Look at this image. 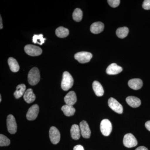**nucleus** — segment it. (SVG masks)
<instances>
[{
    "mask_svg": "<svg viewBox=\"0 0 150 150\" xmlns=\"http://www.w3.org/2000/svg\"><path fill=\"white\" fill-rule=\"evenodd\" d=\"M74 79L69 73L64 72L61 83V86L63 90L67 91L70 89L74 84Z\"/></svg>",
    "mask_w": 150,
    "mask_h": 150,
    "instance_id": "nucleus-1",
    "label": "nucleus"
},
{
    "mask_svg": "<svg viewBox=\"0 0 150 150\" xmlns=\"http://www.w3.org/2000/svg\"><path fill=\"white\" fill-rule=\"evenodd\" d=\"M28 79L30 85H35L39 82L40 80V74L37 68L34 67L30 71L28 76Z\"/></svg>",
    "mask_w": 150,
    "mask_h": 150,
    "instance_id": "nucleus-2",
    "label": "nucleus"
},
{
    "mask_svg": "<svg viewBox=\"0 0 150 150\" xmlns=\"http://www.w3.org/2000/svg\"><path fill=\"white\" fill-rule=\"evenodd\" d=\"M100 130L103 135L104 136H109L112 130L111 122L107 119H103L100 124Z\"/></svg>",
    "mask_w": 150,
    "mask_h": 150,
    "instance_id": "nucleus-3",
    "label": "nucleus"
},
{
    "mask_svg": "<svg viewBox=\"0 0 150 150\" xmlns=\"http://www.w3.org/2000/svg\"><path fill=\"white\" fill-rule=\"evenodd\" d=\"M92 57L93 55L91 53L85 51L78 52L74 55L75 59L81 64L89 62Z\"/></svg>",
    "mask_w": 150,
    "mask_h": 150,
    "instance_id": "nucleus-4",
    "label": "nucleus"
},
{
    "mask_svg": "<svg viewBox=\"0 0 150 150\" xmlns=\"http://www.w3.org/2000/svg\"><path fill=\"white\" fill-rule=\"evenodd\" d=\"M123 144L126 147L130 148L137 146L138 142L133 134L129 133L126 134L123 137Z\"/></svg>",
    "mask_w": 150,
    "mask_h": 150,
    "instance_id": "nucleus-5",
    "label": "nucleus"
},
{
    "mask_svg": "<svg viewBox=\"0 0 150 150\" xmlns=\"http://www.w3.org/2000/svg\"><path fill=\"white\" fill-rule=\"evenodd\" d=\"M24 50L28 55L32 56H40L42 53V50L41 48L38 46L31 44L25 46Z\"/></svg>",
    "mask_w": 150,
    "mask_h": 150,
    "instance_id": "nucleus-6",
    "label": "nucleus"
},
{
    "mask_svg": "<svg viewBox=\"0 0 150 150\" xmlns=\"http://www.w3.org/2000/svg\"><path fill=\"white\" fill-rule=\"evenodd\" d=\"M7 127L8 131L11 134L16 133L17 126L15 118L12 115H9L7 118Z\"/></svg>",
    "mask_w": 150,
    "mask_h": 150,
    "instance_id": "nucleus-7",
    "label": "nucleus"
},
{
    "mask_svg": "<svg viewBox=\"0 0 150 150\" xmlns=\"http://www.w3.org/2000/svg\"><path fill=\"white\" fill-rule=\"evenodd\" d=\"M49 137L51 143L54 144H57L61 139L60 132L56 127L52 126L49 130Z\"/></svg>",
    "mask_w": 150,
    "mask_h": 150,
    "instance_id": "nucleus-8",
    "label": "nucleus"
},
{
    "mask_svg": "<svg viewBox=\"0 0 150 150\" xmlns=\"http://www.w3.org/2000/svg\"><path fill=\"white\" fill-rule=\"evenodd\" d=\"M108 105L109 107L115 112L119 114L123 113V106L115 98H110L108 100Z\"/></svg>",
    "mask_w": 150,
    "mask_h": 150,
    "instance_id": "nucleus-9",
    "label": "nucleus"
},
{
    "mask_svg": "<svg viewBox=\"0 0 150 150\" xmlns=\"http://www.w3.org/2000/svg\"><path fill=\"white\" fill-rule=\"evenodd\" d=\"M39 110V106L37 104L33 105L30 108L26 114V118L29 121L35 120L37 117Z\"/></svg>",
    "mask_w": 150,
    "mask_h": 150,
    "instance_id": "nucleus-10",
    "label": "nucleus"
},
{
    "mask_svg": "<svg viewBox=\"0 0 150 150\" xmlns=\"http://www.w3.org/2000/svg\"><path fill=\"white\" fill-rule=\"evenodd\" d=\"M81 134L84 138L88 139L91 135V131L88 123L85 121H83L80 123Z\"/></svg>",
    "mask_w": 150,
    "mask_h": 150,
    "instance_id": "nucleus-11",
    "label": "nucleus"
},
{
    "mask_svg": "<svg viewBox=\"0 0 150 150\" xmlns=\"http://www.w3.org/2000/svg\"><path fill=\"white\" fill-rule=\"evenodd\" d=\"M123 71L122 67L117 65L115 63H112L109 65L106 70V72L108 75H116Z\"/></svg>",
    "mask_w": 150,
    "mask_h": 150,
    "instance_id": "nucleus-12",
    "label": "nucleus"
},
{
    "mask_svg": "<svg viewBox=\"0 0 150 150\" xmlns=\"http://www.w3.org/2000/svg\"><path fill=\"white\" fill-rule=\"evenodd\" d=\"M77 101L76 93L74 91H70L64 97V101L66 104L73 105Z\"/></svg>",
    "mask_w": 150,
    "mask_h": 150,
    "instance_id": "nucleus-13",
    "label": "nucleus"
},
{
    "mask_svg": "<svg viewBox=\"0 0 150 150\" xmlns=\"http://www.w3.org/2000/svg\"><path fill=\"white\" fill-rule=\"evenodd\" d=\"M128 85L131 88L137 90L143 86V81L139 79H131L128 82Z\"/></svg>",
    "mask_w": 150,
    "mask_h": 150,
    "instance_id": "nucleus-14",
    "label": "nucleus"
},
{
    "mask_svg": "<svg viewBox=\"0 0 150 150\" xmlns=\"http://www.w3.org/2000/svg\"><path fill=\"white\" fill-rule=\"evenodd\" d=\"M104 25L101 22H96L91 25L90 30L94 34H98L102 32L104 29Z\"/></svg>",
    "mask_w": 150,
    "mask_h": 150,
    "instance_id": "nucleus-15",
    "label": "nucleus"
},
{
    "mask_svg": "<svg viewBox=\"0 0 150 150\" xmlns=\"http://www.w3.org/2000/svg\"><path fill=\"white\" fill-rule=\"evenodd\" d=\"M126 101L129 105L133 108L139 107L141 104V101L139 98L135 96H128L126 98Z\"/></svg>",
    "mask_w": 150,
    "mask_h": 150,
    "instance_id": "nucleus-16",
    "label": "nucleus"
},
{
    "mask_svg": "<svg viewBox=\"0 0 150 150\" xmlns=\"http://www.w3.org/2000/svg\"><path fill=\"white\" fill-rule=\"evenodd\" d=\"M93 88L95 93L98 96H102L104 94V90L101 84L98 81H94L93 83Z\"/></svg>",
    "mask_w": 150,
    "mask_h": 150,
    "instance_id": "nucleus-17",
    "label": "nucleus"
},
{
    "mask_svg": "<svg viewBox=\"0 0 150 150\" xmlns=\"http://www.w3.org/2000/svg\"><path fill=\"white\" fill-rule=\"evenodd\" d=\"M23 98L25 101L28 103H31L35 100V96L32 89H28L25 91L23 95Z\"/></svg>",
    "mask_w": 150,
    "mask_h": 150,
    "instance_id": "nucleus-18",
    "label": "nucleus"
},
{
    "mask_svg": "<svg viewBox=\"0 0 150 150\" xmlns=\"http://www.w3.org/2000/svg\"><path fill=\"white\" fill-rule=\"evenodd\" d=\"M71 137L74 140H78L81 136V131L80 127L77 124H74L71 129Z\"/></svg>",
    "mask_w": 150,
    "mask_h": 150,
    "instance_id": "nucleus-19",
    "label": "nucleus"
},
{
    "mask_svg": "<svg viewBox=\"0 0 150 150\" xmlns=\"http://www.w3.org/2000/svg\"><path fill=\"white\" fill-rule=\"evenodd\" d=\"M8 62L10 69L13 72H17L19 70V65L15 59L12 57H10L8 59Z\"/></svg>",
    "mask_w": 150,
    "mask_h": 150,
    "instance_id": "nucleus-20",
    "label": "nucleus"
},
{
    "mask_svg": "<svg viewBox=\"0 0 150 150\" xmlns=\"http://www.w3.org/2000/svg\"><path fill=\"white\" fill-rule=\"evenodd\" d=\"M62 110L64 112V115L67 116H73L75 114L76 109L73 105L66 104L63 105L62 108Z\"/></svg>",
    "mask_w": 150,
    "mask_h": 150,
    "instance_id": "nucleus-21",
    "label": "nucleus"
},
{
    "mask_svg": "<svg viewBox=\"0 0 150 150\" xmlns=\"http://www.w3.org/2000/svg\"><path fill=\"white\" fill-rule=\"evenodd\" d=\"M26 90V86L24 84H21L16 87V90L14 93V96L16 99H18L24 95Z\"/></svg>",
    "mask_w": 150,
    "mask_h": 150,
    "instance_id": "nucleus-22",
    "label": "nucleus"
},
{
    "mask_svg": "<svg viewBox=\"0 0 150 150\" xmlns=\"http://www.w3.org/2000/svg\"><path fill=\"white\" fill-rule=\"evenodd\" d=\"M56 34L58 37L61 38H64L67 37L69 35V30L67 28L62 26L56 29Z\"/></svg>",
    "mask_w": 150,
    "mask_h": 150,
    "instance_id": "nucleus-23",
    "label": "nucleus"
},
{
    "mask_svg": "<svg viewBox=\"0 0 150 150\" xmlns=\"http://www.w3.org/2000/svg\"><path fill=\"white\" fill-rule=\"evenodd\" d=\"M129 32V28L126 27L119 28L116 30V34L120 38H124L128 35Z\"/></svg>",
    "mask_w": 150,
    "mask_h": 150,
    "instance_id": "nucleus-24",
    "label": "nucleus"
},
{
    "mask_svg": "<svg viewBox=\"0 0 150 150\" xmlns=\"http://www.w3.org/2000/svg\"><path fill=\"white\" fill-rule=\"evenodd\" d=\"M83 18V12L79 8H76L73 13V18L76 22H80L81 21Z\"/></svg>",
    "mask_w": 150,
    "mask_h": 150,
    "instance_id": "nucleus-25",
    "label": "nucleus"
},
{
    "mask_svg": "<svg viewBox=\"0 0 150 150\" xmlns=\"http://www.w3.org/2000/svg\"><path fill=\"white\" fill-rule=\"evenodd\" d=\"M46 38H44L43 34L34 35L33 37V42L34 43H37L39 45H42L45 42Z\"/></svg>",
    "mask_w": 150,
    "mask_h": 150,
    "instance_id": "nucleus-26",
    "label": "nucleus"
},
{
    "mask_svg": "<svg viewBox=\"0 0 150 150\" xmlns=\"http://www.w3.org/2000/svg\"><path fill=\"white\" fill-rule=\"evenodd\" d=\"M10 144V140L3 134L0 135V146L1 147L6 146Z\"/></svg>",
    "mask_w": 150,
    "mask_h": 150,
    "instance_id": "nucleus-27",
    "label": "nucleus"
},
{
    "mask_svg": "<svg viewBox=\"0 0 150 150\" xmlns=\"http://www.w3.org/2000/svg\"><path fill=\"white\" fill-rule=\"evenodd\" d=\"M108 3L112 8L117 7L120 4V0H108Z\"/></svg>",
    "mask_w": 150,
    "mask_h": 150,
    "instance_id": "nucleus-28",
    "label": "nucleus"
},
{
    "mask_svg": "<svg viewBox=\"0 0 150 150\" xmlns=\"http://www.w3.org/2000/svg\"><path fill=\"white\" fill-rule=\"evenodd\" d=\"M142 6L145 10H150V0H145L143 2Z\"/></svg>",
    "mask_w": 150,
    "mask_h": 150,
    "instance_id": "nucleus-29",
    "label": "nucleus"
},
{
    "mask_svg": "<svg viewBox=\"0 0 150 150\" xmlns=\"http://www.w3.org/2000/svg\"><path fill=\"white\" fill-rule=\"evenodd\" d=\"M74 150H84L82 146L80 145H77L74 148Z\"/></svg>",
    "mask_w": 150,
    "mask_h": 150,
    "instance_id": "nucleus-30",
    "label": "nucleus"
},
{
    "mask_svg": "<svg viewBox=\"0 0 150 150\" xmlns=\"http://www.w3.org/2000/svg\"><path fill=\"white\" fill-rule=\"evenodd\" d=\"M145 127L148 130L150 131V121H147L145 123Z\"/></svg>",
    "mask_w": 150,
    "mask_h": 150,
    "instance_id": "nucleus-31",
    "label": "nucleus"
},
{
    "mask_svg": "<svg viewBox=\"0 0 150 150\" xmlns=\"http://www.w3.org/2000/svg\"><path fill=\"white\" fill-rule=\"evenodd\" d=\"M135 150H149L146 147L144 146H141L137 148Z\"/></svg>",
    "mask_w": 150,
    "mask_h": 150,
    "instance_id": "nucleus-32",
    "label": "nucleus"
},
{
    "mask_svg": "<svg viewBox=\"0 0 150 150\" xmlns=\"http://www.w3.org/2000/svg\"><path fill=\"white\" fill-rule=\"evenodd\" d=\"M3 28L2 19L1 16L0 17V28L1 29H2Z\"/></svg>",
    "mask_w": 150,
    "mask_h": 150,
    "instance_id": "nucleus-33",
    "label": "nucleus"
},
{
    "mask_svg": "<svg viewBox=\"0 0 150 150\" xmlns=\"http://www.w3.org/2000/svg\"><path fill=\"white\" fill-rule=\"evenodd\" d=\"M1 95H0V102H1Z\"/></svg>",
    "mask_w": 150,
    "mask_h": 150,
    "instance_id": "nucleus-34",
    "label": "nucleus"
}]
</instances>
